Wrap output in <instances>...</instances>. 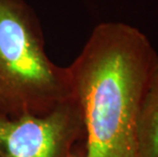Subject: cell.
Returning a JSON list of instances; mask_svg holds the SVG:
<instances>
[{"label":"cell","instance_id":"cell-1","mask_svg":"<svg viewBox=\"0 0 158 157\" xmlns=\"http://www.w3.org/2000/svg\"><path fill=\"white\" fill-rule=\"evenodd\" d=\"M156 58L150 40L135 27L94 28L68 66L83 115L86 157H138V118Z\"/></svg>","mask_w":158,"mask_h":157},{"label":"cell","instance_id":"cell-2","mask_svg":"<svg viewBox=\"0 0 158 157\" xmlns=\"http://www.w3.org/2000/svg\"><path fill=\"white\" fill-rule=\"evenodd\" d=\"M73 95L68 68L53 63L25 0H0V111L41 115Z\"/></svg>","mask_w":158,"mask_h":157},{"label":"cell","instance_id":"cell-3","mask_svg":"<svg viewBox=\"0 0 158 157\" xmlns=\"http://www.w3.org/2000/svg\"><path fill=\"white\" fill-rule=\"evenodd\" d=\"M82 141L85 126L73 94L45 114L0 111V157H73Z\"/></svg>","mask_w":158,"mask_h":157},{"label":"cell","instance_id":"cell-4","mask_svg":"<svg viewBox=\"0 0 158 157\" xmlns=\"http://www.w3.org/2000/svg\"><path fill=\"white\" fill-rule=\"evenodd\" d=\"M138 157H158V53L137 125Z\"/></svg>","mask_w":158,"mask_h":157}]
</instances>
